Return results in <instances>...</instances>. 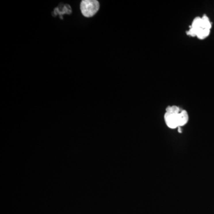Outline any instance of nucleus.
I'll return each mask as SVG.
<instances>
[{
  "mask_svg": "<svg viewBox=\"0 0 214 214\" xmlns=\"http://www.w3.org/2000/svg\"><path fill=\"white\" fill-rule=\"evenodd\" d=\"M211 28L212 23L209 17L204 14L202 17H196L194 18L186 33L190 37H197L198 39L203 40L209 35Z\"/></svg>",
  "mask_w": 214,
  "mask_h": 214,
  "instance_id": "obj_1",
  "label": "nucleus"
},
{
  "mask_svg": "<svg viewBox=\"0 0 214 214\" xmlns=\"http://www.w3.org/2000/svg\"><path fill=\"white\" fill-rule=\"evenodd\" d=\"M100 9V3L96 0H83L80 3V10L86 17H93Z\"/></svg>",
  "mask_w": 214,
  "mask_h": 214,
  "instance_id": "obj_2",
  "label": "nucleus"
},
{
  "mask_svg": "<svg viewBox=\"0 0 214 214\" xmlns=\"http://www.w3.org/2000/svg\"><path fill=\"white\" fill-rule=\"evenodd\" d=\"M178 114H173L165 112L164 114V120L167 126L170 129L178 128L179 126Z\"/></svg>",
  "mask_w": 214,
  "mask_h": 214,
  "instance_id": "obj_3",
  "label": "nucleus"
},
{
  "mask_svg": "<svg viewBox=\"0 0 214 214\" xmlns=\"http://www.w3.org/2000/svg\"><path fill=\"white\" fill-rule=\"evenodd\" d=\"M178 123H179V126L181 127L186 124L189 121V115L186 110L181 111L178 114Z\"/></svg>",
  "mask_w": 214,
  "mask_h": 214,
  "instance_id": "obj_4",
  "label": "nucleus"
},
{
  "mask_svg": "<svg viewBox=\"0 0 214 214\" xmlns=\"http://www.w3.org/2000/svg\"><path fill=\"white\" fill-rule=\"evenodd\" d=\"M71 12L72 11H71V8L70 6L68 4H66L64 5L63 8H62V10L61 11H60L58 8H54V16H56L57 14H59L60 16L61 19H63V18L62 17V14H70L71 13Z\"/></svg>",
  "mask_w": 214,
  "mask_h": 214,
  "instance_id": "obj_5",
  "label": "nucleus"
},
{
  "mask_svg": "<svg viewBox=\"0 0 214 214\" xmlns=\"http://www.w3.org/2000/svg\"><path fill=\"white\" fill-rule=\"evenodd\" d=\"M180 109L178 106L173 105V106H168L166 108V112H168L173 114H178L180 112Z\"/></svg>",
  "mask_w": 214,
  "mask_h": 214,
  "instance_id": "obj_6",
  "label": "nucleus"
},
{
  "mask_svg": "<svg viewBox=\"0 0 214 214\" xmlns=\"http://www.w3.org/2000/svg\"><path fill=\"white\" fill-rule=\"evenodd\" d=\"M178 132L179 133H181V127H178Z\"/></svg>",
  "mask_w": 214,
  "mask_h": 214,
  "instance_id": "obj_7",
  "label": "nucleus"
}]
</instances>
